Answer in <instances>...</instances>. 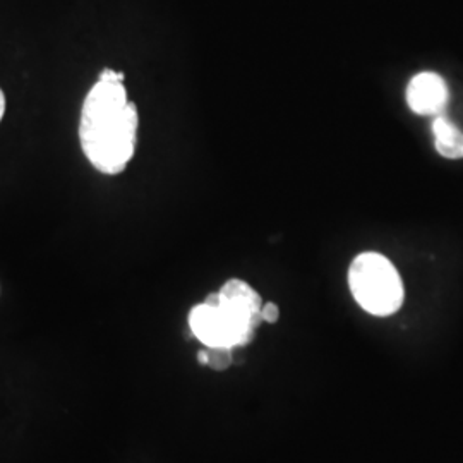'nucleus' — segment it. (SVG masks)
Wrapping results in <instances>:
<instances>
[{"instance_id":"nucleus-6","label":"nucleus","mask_w":463,"mask_h":463,"mask_svg":"<svg viewBox=\"0 0 463 463\" xmlns=\"http://www.w3.org/2000/svg\"><path fill=\"white\" fill-rule=\"evenodd\" d=\"M208 354H210V365L212 369L215 371H225L229 369L233 361V355H232V350L233 348L229 347H206Z\"/></svg>"},{"instance_id":"nucleus-4","label":"nucleus","mask_w":463,"mask_h":463,"mask_svg":"<svg viewBox=\"0 0 463 463\" xmlns=\"http://www.w3.org/2000/svg\"><path fill=\"white\" fill-rule=\"evenodd\" d=\"M407 103L417 116H441L447 107L448 84L436 72H420L407 86Z\"/></svg>"},{"instance_id":"nucleus-7","label":"nucleus","mask_w":463,"mask_h":463,"mask_svg":"<svg viewBox=\"0 0 463 463\" xmlns=\"http://www.w3.org/2000/svg\"><path fill=\"white\" fill-rule=\"evenodd\" d=\"M261 319L268 325L277 323L280 319V307L275 302H266L261 307Z\"/></svg>"},{"instance_id":"nucleus-3","label":"nucleus","mask_w":463,"mask_h":463,"mask_svg":"<svg viewBox=\"0 0 463 463\" xmlns=\"http://www.w3.org/2000/svg\"><path fill=\"white\" fill-rule=\"evenodd\" d=\"M348 287L369 315L386 317L403 306V281L395 265L380 252H363L348 268Z\"/></svg>"},{"instance_id":"nucleus-5","label":"nucleus","mask_w":463,"mask_h":463,"mask_svg":"<svg viewBox=\"0 0 463 463\" xmlns=\"http://www.w3.org/2000/svg\"><path fill=\"white\" fill-rule=\"evenodd\" d=\"M432 134H434L436 151L443 158L448 160L463 158V133L448 118L443 116L436 117L432 122Z\"/></svg>"},{"instance_id":"nucleus-2","label":"nucleus","mask_w":463,"mask_h":463,"mask_svg":"<svg viewBox=\"0 0 463 463\" xmlns=\"http://www.w3.org/2000/svg\"><path fill=\"white\" fill-rule=\"evenodd\" d=\"M261 296L244 280L232 279L189 313V328L204 347H246L261 319Z\"/></svg>"},{"instance_id":"nucleus-9","label":"nucleus","mask_w":463,"mask_h":463,"mask_svg":"<svg viewBox=\"0 0 463 463\" xmlns=\"http://www.w3.org/2000/svg\"><path fill=\"white\" fill-rule=\"evenodd\" d=\"M5 110H7V99H5L4 90L0 88V122H2V118L5 116Z\"/></svg>"},{"instance_id":"nucleus-1","label":"nucleus","mask_w":463,"mask_h":463,"mask_svg":"<svg viewBox=\"0 0 463 463\" xmlns=\"http://www.w3.org/2000/svg\"><path fill=\"white\" fill-rule=\"evenodd\" d=\"M139 129L137 107L124 83L99 80L81 105L80 145L88 164L103 175L122 174L133 160Z\"/></svg>"},{"instance_id":"nucleus-10","label":"nucleus","mask_w":463,"mask_h":463,"mask_svg":"<svg viewBox=\"0 0 463 463\" xmlns=\"http://www.w3.org/2000/svg\"><path fill=\"white\" fill-rule=\"evenodd\" d=\"M198 363L201 365H210V354H208L206 348H204V350H199Z\"/></svg>"},{"instance_id":"nucleus-8","label":"nucleus","mask_w":463,"mask_h":463,"mask_svg":"<svg viewBox=\"0 0 463 463\" xmlns=\"http://www.w3.org/2000/svg\"><path fill=\"white\" fill-rule=\"evenodd\" d=\"M99 80L103 81H118V83H124V74L118 72L116 69H110V67H105L99 74Z\"/></svg>"}]
</instances>
